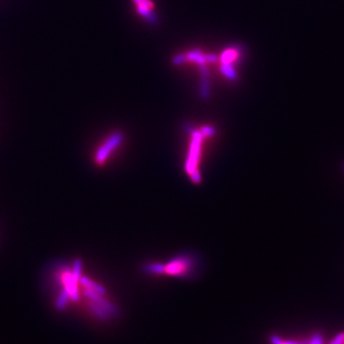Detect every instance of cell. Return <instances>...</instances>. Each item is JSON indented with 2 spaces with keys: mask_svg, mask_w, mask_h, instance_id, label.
Segmentation results:
<instances>
[{
  "mask_svg": "<svg viewBox=\"0 0 344 344\" xmlns=\"http://www.w3.org/2000/svg\"><path fill=\"white\" fill-rule=\"evenodd\" d=\"M89 308L92 311L93 314L95 316H97L98 318H101V319H106V318H108V313L106 312L105 309H103L101 306L95 304V303L92 302V303L89 304Z\"/></svg>",
  "mask_w": 344,
  "mask_h": 344,
  "instance_id": "obj_9",
  "label": "cell"
},
{
  "mask_svg": "<svg viewBox=\"0 0 344 344\" xmlns=\"http://www.w3.org/2000/svg\"><path fill=\"white\" fill-rule=\"evenodd\" d=\"M309 344H322V337L319 334L314 335L312 342H310Z\"/></svg>",
  "mask_w": 344,
  "mask_h": 344,
  "instance_id": "obj_17",
  "label": "cell"
},
{
  "mask_svg": "<svg viewBox=\"0 0 344 344\" xmlns=\"http://www.w3.org/2000/svg\"><path fill=\"white\" fill-rule=\"evenodd\" d=\"M80 283L82 286H84L86 289L92 290V291H96V292H98V293H100L102 295H104V294L106 293V289H105L104 286L94 282L90 278L81 276V278L80 279Z\"/></svg>",
  "mask_w": 344,
  "mask_h": 344,
  "instance_id": "obj_6",
  "label": "cell"
},
{
  "mask_svg": "<svg viewBox=\"0 0 344 344\" xmlns=\"http://www.w3.org/2000/svg\"><path fill=\"white\" fill-rule=\"evenodd\" d=\"M222 71L224 72V74H226L227 77H229V78H230V79H234L235 76H236L235 73H234V71L231 69V67H229V64H225V63H224V65L222 67Z\"/></svg>",
  "mask_w": 344,
  "mask_h": 344,
  "instance_id": "obj_13",
  "label": "cell"
},
{
  "mask_svg": "<svg viewBox=\"0 0 344 344\" xmlns=\"http://www.w3.org/2000/svg\"><path fill=\"white\" fill-rule=\"evenodd\" d=\"M184 59H185V57H184L183 56H180V57H177L175 58V61H174V62L178 64V63H181L182 61H184Z\"/></svg>",
  "mask_w": 344,
  "mask_h": 344,
  "instance_id": "obj_18",
  "label": "cell"
},
{
  "mask_svg": "<svg viewBox=\"0 0 344 344\" xmlns=\"http://www.w3.org/2000/svg\"></svg>",
  "mask_w": 344,
  "mask_h": 344,
  "instance_id": "obj_19",
  "label": "cell"
},
{
  "mask_svg": "<svg viewBox=\"0 0 344 344\" xmlns=\"http://www.w3.org/2000/svg\"><path fill=\"white\" fill-rule=\"evenodd\" d=\"M200 132L202 133L203 136L212 137L213 135H215V129L212 126H204V127H202Z\"/></svg>",
  "mask_w": 344,
  "mask_h": 344,
  "instance_id": "obj_15",
  "label": "cell"
},
{
  "mask_svg": "<svg viewBox=\"0 0 344 344\" xmlns=\"http://www.w3.org/2000/svg\"><path fill=\"white\" fill-rule=\"evenodd\" d=\"M123 140V134L121 132L113 133L107 140L106 143L101 146L95 156L97 164H103L106 162L111 152L120 145Z\"/></svg>",
  "mask_w": 344,
  "mask_h": 344,
  "instance_id": "obj_3",
  "label": "cell"
},
{
  "mask_svg": "<svg viewBox=\"0 0 344 344\" xmlns=\"http://www.w3.org/2000/svg\"><path fill=\"white\" fill-rule=\"evenodd\" d=\"M83 294H84L89 300H91L93 303L99 305V306H101L103 309H105L108 314H110V315H116V314H118L117 308H116L114 305L112 304V303H110L109 301L106 300V299L103 297L102 294H100V293H98V292H96V291H92V290L86 289V288H85V290L83 291Z\"/></svg>",
  "mask_w": 344,
  "mask_h": 344,
  "instance_id": "obj_4",
  "label": "cell"
},
{
  "mask_svg": "<svg viewBox=\"0 0 344 344\" xmlns=\"http://www.w3.org/2000/svg\"><path fill=\"white\" fill-rule=\"evenodd\" d=\"M63 283H64V288L66 289L70 298L73 301H78L80 299V295H79V291H78V281L74 278L73 275L71 272L66 273L63 277Z\"/></svg>",
  "mask_w": 344,
  "mask_h": 344,
  "instance_id": "obj_5",
  "label": "cell"
},
{
  "mask_svg": "<svg viewBox=\"0 0 344 344\" xmlns=\"http://www.w3.org/2000/svg\"><path fill=\"white\" fill-rule=\"evenodd\" d=\"M144 271L151 275H162L166 273V265L161 263H148L143 267Z\"/></svg>",
  "mask_w": 344,
  "mask_h": 344,
  "instance_id": "obj_7",
  "label": "cell"
},
{
  "mask_svg": "<svg viewBox=\"0 0 344 344\" xmlns=\"http://www.w3.org/2000/svg\"><path fill=\"white\" fill-rule=\"evenodd\" d=\"M189 177L191 179V181L195 184H200L201 181H202V176H201V173L199 172L198 170L194 171L192 173L189 174Z\"/></svg>",
  "mask_w": 344,
  "mask_h": 344,
  "instance_id": "obj_14",
  "label": "cell"
},
{
  "mask_svg": "<svg viewBox=\"0 0 344 344\" xmlns=\"http://www.w3.org/2000/svg\"><path fill=\"white\" fill-rule=\"evenodd\" d=\"M191 135H192V140L190 143L189 151H188V155H187L185 165V172L188 175L194 171L198 170L197 165H198L199 156L201 151V146L203 142V135L200 131L195 130Z\"/></svg>",
  "mask_w": 344,
  "mask_h": 344,
  "instance_id": "obj_1",
  "label": "cell"
},
{
  "mask_svg": "<svg viewBox=\"0 0 344 344\" xmlns=\"http://www.w3.org/2000/svg\"><path fill=\"white\" fill-rule=\"evenodd\" d=\"M81 271H82V262L80 259H76L73 264V270H72V275L74 278L79 282L81 278Z\"/></svg>",
  "mask_w": 344,
  "mask_h": 344,
  "instance_id": "obj_10",
  "label": "cell"
},
{
  "mask_svg": "<svg viewBox=\"0 0 344 344\" xmlns=\"http://www.w3.org/2000/svg\"><path fill=\"white\" fill-rule=\"evenodd\" d=\"M237 54L232 50H229V51H227L224 53V55L222 56V61L225 63V64H229L230 61H232L235 57H236Z\"/></svg>",
  "mask_w": 344,
  "mask_h": 344,
  "instance_id": "obj_12",
  "label": "cell"
},
{
  "mask_svg": "<svg viewBox=\"0 0 344 344\" xmlns=\"http://www.w3.org/2000/svg\"><path fill=\"white\" fill-rule=\"evenodd\" d=\"M69 298H70V296H69L68 291H67L65 288H63V289L61 290V291H60V293H59V295H58L57 301H56V308H57L58 311H62V310L66 307L67 303H68V301H69Z\"/></svg>",
  "mask_w": 344,
  "mask_h": 344,
  "instance_id": "obj_8",
  "label": "cell"
},
{
  "mask_svg": "<svg viewBox=\"0 0 344 344\" xmlns=\"http://www.w3.org/2000/svg\"><path fill=\"white\" fill-rule=\"evenodd\" d=\"M192 259L186 255H180L166 265V274L176 277H185L192 269Z\"/></svg>",
  "mask_w": 344,
  "mask_h": 344,
  "instance_id": "obj_2",
  "label": "cell"
},
{
  "mask_svg": "<svg viewBox=\"0 0 344 344\" xmlns=\"http://www.w3.org/2000/svg\"><path fill=\"white\" fill-rule=\"evenodd\" d=\"M344 333H340L329 344H344Z\"/></svg>",
  "mask_w": 344,
  "mask_h": 344,
  "instance_id": "obj_16",
  "label": "cell"
},
{
  "mask_svg": "<svg viewBox=\"0 0 344 344\" xmlns=\"http://www.w3.org/2000/svg\"><path fill=\"white\" fill-rule=\"evenodd\" d=\"M188 57H189V59L194 60V61L199 62L201 64L206 62V60H207L206 56H204V55H202V54L199 53V52H192V53L188 54Z\"/></svg>",
  "mask_w": 344,
  "mask_h": 344,
  "instance_id": "obj_11",
  "label": "cell"
}]
</instances>
